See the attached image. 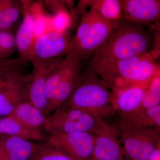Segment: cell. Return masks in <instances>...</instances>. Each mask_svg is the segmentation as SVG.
<instances>
[{"mask_svg":"<svg viewBox=\"0 0 160 160\" xmlns=\"http://www.w3.org/2000/svg\"><path fill=\"white\" fill-rule=\"evenodd\" d=\"M151 30L143 25L130 22L123 18L92 58L88 68L92 69L149 52L153 42Z\"/></svg>","mask_w":160,"mask_h":160,"instance_id":"cell-1","label":"cell"},{"mask_svg":"<svg viewBox=\"0 0 160 160\" xmlns=\"http://www.w3.org/2000/svg\"><path fill=\"white\" fill-rule=\"evenodd\" d=\"M159 66L150 52H146L90 70L105 81L112 92L128 86L149 83Z\"/></svg>","mask_w":160,"mask_h":160,"instance_id":"cell-2","label":"cell"},{"mask_svg":"<svg viewBox=\"0 0 160 160\" xmlns=\"http://www.w3.org/2000/svg\"><path fill=\"white\" fill-rule=\"evenodd\" d=\"M113 97L107 83L87 68L78 86L60 107L81 108L103 120L115 113Z\"/></svg>","mask_w":160,"mask_h":160,"instance_id":"cell-3","label":"cell"},{"mask_svg":"<svg viewBox=\"0 0 160 160\" xmlns=\"http://www.w3.org/2000/svg\"><path fill=\"white\" fill-rule=\"evenodd\" d=\"M120 22L105 19L90 9L81 18L76 34L72 41V52L80 61L92 58Z\"/></svg>","mask_w":160,"mask_h":160,"instance_id":"cell-4","label":"cell"},{"mask_svg":"<svg viewBox=\"0 0 160 160\" xmlns=\"http://www.w3.org/2000/svg\"><path fill=\"white\" fill-rule=\"evenodd\" d=\"M105 121L81 108L59 107L47 116L45 131L50 134L87 132L96 133Z\"/></svg>","mask_w":160,"mask_h":160,"instance_id":"cell-5","label":"cell"},{"mask_svg":"<svg viewBox=\"0 0 160 160\" xmlns=\"http://www.w3.org/2000/svg\"><path fill=\"white\" fill-rule=\"evenodd\" d=\"M160 130L153 128L127 129L121 132V140L129 160H148L160 146Z\"/></svg>","mask_w":160,"mask_h":160,"instance_id":"cell-6","label":"cell"},{"mask_svg":"<svg viewBox=\"0 0 160 160\" xmlns=\"http://www.w3.org/2000/svg\"><path fill=\"white\" fill-rule=\"evenodd\" d=\"M94 133L79 132L50 134L46 146H51L77 160H91L95 140Z\"/></svg>","mask_w":160,"mask_h":160,"instance_id":"cell-7","label":"cell"},{"mask_svg":"<svg viewBox=\"0 0 160 160\" xmlns=\"http://www.w3.org/2000/svg\"><path fill=\"white\" fill-rule=\"evenodd\" d=\"M63 59L62 58L60 57L50 59L33 58L30 60L33 70L32 72V78L29 82V100L33 105L42 110L44 114L48 105L44 91L46 81L52 72Z\"/></svg>","mask_w":160,"mask_h":160,"instance_id":"cell-8","label":"cell"},{"mask_svg":"<svg viewBox=\"0 0 160 160\" xmlns=\"http://www.w3.org/2000/svg\"><path fill=\"white\" fill-rule=\"evenodd\" d=\"M118 130L104 122L95 133L91 160H129L118 138Z\"/></svg>","mask_w":160,"mask_h":160,"instance_id":"cell-9","label":"cell"},{"mask_svg":"<svg viewBox=\"0 0 160 160\" xmlns=\"http://www.w3.org/2000/svg\"><path fill=\"white\" fill-rule=\"evenodd\" d=\"M72 41L67 31L48 32L36 40L29 61L33 58L50 59L68 55L72 50Z\"/></svg>","mask_w":160,"mask_h":160,"instance_id":"cell-10","label":"cell"},{"mask_svg":"<svg viewBox=\"0 0 160 160\" xmlns=\"http://www.w3.org/2000/svg\"><path fill=\"white\" fill-rule=\"evenodd\" d=\"M24 18L15 38L16 45L19 52V58L29 62L34 43L33 26L38 13L43 9L40 2L22 1Z\"/></svg>","mask_w":160,"mask_h":160,"instance_id":"cell-11","label":"cell"},{"mask_svg":"<svg viewBox=\"0 0 160 160\" xmlns=\"http://www.w3.org/2000/svg\"><path fill=\"white\" fill-rule=\"evenodd\" d=\"M123 18L130 22L151 26L160 16V1L119 0Z\"/></svg>","mask_w":160,"mask_h":160,"instance_id":"cell-12","label":"cell"},{"mask_svg":"<svg viewBox=\"0 0 160 160\" xmlns=\"http://www.w3.org/2000/svg\"><path fill=\"white\" fill-rule=\"evenodd\" d=\"M81 61L71 52L69 68L58 87L54 98L45 111L47 117L65 102L78 86L82 78Z\"/></svg>","mask_w":160,"mask_h":160,"instance_id":"cell-13","label":"cell"},{"mask_svg":"<svg viewBox=\"0 0 160 160\" xmlns=\"http://www.w3.org/2000/svg\"><path fill=\"white\" fill-rule=\"evenodd\" d=\"M149 82L129 86L112 92L115 110L120 118L130 115L138 109Z\"/></svg>","mask_w":160,"mask_h":160,"instance_id":"cell-14","label":"cell"},{"mask_svg":"<svg viewBox=\"0 0 160 160\" xmlns=\"http://www.w3.org/2000/svg\"><path fill=\"white\" fill-rule=\"evenodd\" d=\"M42 146L18 137L0 133V148L10 160H29Z\"/></svg>","mask_w":160,"mask_h":160,"instance_id":"cell-15","label":"cell"},{"mask_svg":"<svg viewBox=\"0 0 160 160\" xmlns=\"http://www.w3.org/2000/svg\"><path fill=\"white\" fill-rule=\"evenodd\" d=\"M8 117L30 129L44 130L47 124V117L30 102L20 103Z\"/></svg>","mask_w":160,"mask_h":160,"instance_id":"cell-16","label":"cell"},{"mask_svg":"<svg viewBox=\"0 0 160 160\" xmlns=\"http://www.w3.org/2000/svg\"><path fill=\"white\" fill-rule=\"evenodd\" d=\"M121 131L127 129L153 128L160 130V105L145 111L120 118Z\"/></svg>","mask_w":160,"mask_h":160,"instance_id":"cell-17","label":"cell"},{"mask_svg":"<svg viewBox=\"0 0 160 160\" xmlns=\"http://www.w3.org/2000/svg\"><path fill=\"white\" fill-rule=\"evenodd\" d=\"M29 82L0 91V117H8L20 103L30 102Z\"/></svg>","mask_w":160,"mask_h":160,"instance_id":"cell-18","label":"cell"},{"mask_svg":"<svg viewBox=\"0 0 160 160\" xmlns=\"http://www.w3.org/2000/svg\"><path fill=\"white\" fill-rule=\"evenodd\" d=\"M0 133L14 136L29 141L47 138L43 130L29 129L9 117L0 118Z\"/></svg>","mask_w":160,"mask_h":160,"instance_id":"cell-19","label":"cell"},{"mask_svg":"<svg viewBox=\"0 0 160 160\" xmlns=\"http://www.w3.org/2000/svg\"><path fill=\"white\" fill-rule=\"evenodd\" d=\"M89 7L108 21H120L123 19L119 0H91Z\"/></svg>","mask_w":160,"mask_h":160,"instance_id":"cell-20","label":"cell"},{"mask_svg":"<svg viewBox=\"0 0 160 160\" xmlns=\"http://www.w3.org/2000/svg\"><path fill=\"white\" fill-rule=\"evenodd\" d=\"M71 58V52L67 55L65 58H63L58 66L52 72L47 79L44 88L48 102L47 108L53 99L58 87L69 68Z\"/></svg>","mask_w":160,"mask_h":160,"instance_id":"cell-21","label":"cell"},{"mask_svg":"<svg viewBox=\"0 0 160 160\" xmlns=\"http://www.w3.org/2000/svg\"><path fill=\"white\" fill-rule=\"evenodd\" d=\"M160 66L150 81L138 109L134 113L145 111L160 105ZM132 113V114H133Z\"/></svg>","mask_w":160,"mask_h":160,"instance_id":"cell-22","label":"cell"},{"mask_svg":"<svg viewBox=\"0 0 160 160\" xmlns=\"http://www.w3.org/2000/svg\"><path fill=\"white\" fill-rule=\"evenodd\" d=\"M32 78V72L26 74L22 72L13 70L0 71V91L29 83Z\"/></svg>","mask_w":160,"mask_h":160,"instance_id":"cell-23","label":"cell"},{"mask_svg":"<svg viewBox=\"0 0 160 160\" xmlns=\"http://www.w3.org/2000/svg\"><path fill=\"white\" fill-rule=\"evenodd\" d=\"M29 160H77L54 147L42 144Z\"/></svg>","mask_w":160,"mask_h":160,"instance_id":"cell-24","label":"cell"},{"mask_svg":"<svg viewBox=\"0 0 160 160\" xmlns=\"http://www.w3.org/2000/svg\"><path fill=\"white\" fill-rule=\"evenodd\" d=\"M16 47L15 38L13 35L6 30H0V58L9 57Z\"/></svg>","mask_w":160,"mask_h":160,"instance_id":"cell-25","label":"cell"},{"mask_svg":"<svg viewBox=\"0 0 160 160\" xmlns=\"http://www.w3.org/2000/svg\"><path fill=\"white\" fill-rule=\"evenodd\" d=\"M51 20L52 17L45 14L43 9L38 13L35 19L33 26L34 42L38 38L52 30Z\"/></svg>","mask_w":160,"mask_h":160,"instance_id":"cell-26","label":"cell"},{"mask_svg":"<svg viewBox=\"0 0 160 160\" xmlns=\"http://www.w3.org/2000/svg\"><path fill=\"white\" fill-rule=\"evenodd\" d=\"M70 25L71 17L68 12H61L52 16V29L53 31L61 32L67 31Z\"/></svg>","mask_w":160,"mask_h":160,"instance_id":"cell-27","label":"cell"},{"mask_svg":"<svg viewBox=\"0 0 160 160\" xmlns=\"http://www.w3.org/2000/svg\"><path fill=\"white\" fill-rule=\"evenodd\" d=\"M28 62L20 58L15 59L0 58V71L13 70L22 72Z\"/></svg>","mask_w":160,"mask_h":160,"instance_id":"cell-28","label":"cell"},{"mask_svg":"<svg viewBox=\"0 0 160 160\" xmlns=\"http://www.w3.org/2000/svg\"><path fill=\"white\" fill-rule=\"evenodd\" d=\"M0 5L9 21L13 24L19 17L20 12L16 2L11 0H0Z\"/></svg>","mask_w":160,"mask_h":160,"instance_id":"cell-29","label":"cell"},{"mask_svg":"<svg viewBox=\"0 0 160 160\" xmlns=\"http://www.w3.org/2000/svg\"><path fill=\"white\" fill-rule=\"evenodd\" d=\"M12 24L0 5V30L6 31L11 27Z\"/></svg>","mask_w":160,"mask_h":160,"instance_id":"cell-30","label":"cell"},{"mask_svg":"<svg viewBox=\"0 0 160 160\" xmlns=\"http://www.w3.org/2000/svg\"><path fill=\"white\" fill-rule=\"evenodd\" d=\"M90 0L89 1H80L76 9V13L80 16L81 18L86 12V9L89 7L90 5Z\"/></svg>","mask_w":160,"mask_h":160,"instance_id":"cell-31","label":"cell"},{"mask_svg":"<svg viewBox=\"0 0 160 160\" xmlns=\"http://www.w3.org/2000/svg\"><path fill=\"white\" fill-rule=\"evenodd\" d=\"M148 160H160V146L155 150Z\"/></svg>","mask_w":160,"mask_h":160,"instance_id":"cell-32","label":"cell"},{"mask_svg":"<svg viewBox=\"0 0 160 160\" xmlns=\"http://www.w3.org/2000/svg\"><path fill=\"white\" fill-rule=\"evenodd\" d=\"M0 160H10L1 148H0Z\"/></svg>","mask_w":160,"mask_h":160,"instance_id":"cell-33","label":"cell"}]
</instances>
